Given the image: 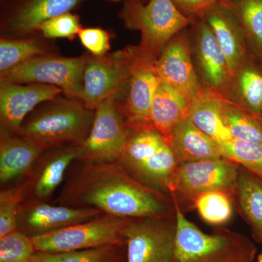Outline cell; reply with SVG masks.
Masks as SVG:
<instances>
[{"label":"cell","mask_w":262,"mask_h":262,"mask_svg":"<svg viewBox=\"0 0 262 262\" xmlns=\"http://www.w3.org/2000/svg\"><path fill=\"white\" fill-rule=\"evenodd\" d=\"M68 170L58 204L94 208L125 219L166 215V203L160 192L136 180L120 162L77 160Z\"/></svg>","instance_id":"1"},{"label":"cell","mask_w":262,"mask_h":262,"mask_svg":"<svg viewBox=\"0 0 262 262\" xmlns=\"http://www.w3.org/2000/svg\"><path fill=\"white\" fill-rule=\"evenodd\" d=\"M61 94L34 108L17 135L45 150L82 145L91 132L95 110L81 100Z\"/></svg>","instance_id":"2"},{"label":"cell","mask_w":262,"mask_h":262,"mask_svg":"<svg viewBox=\"0 0 262 262\" xmlns=\"http://www.w3.org/2000/svg\"><path fill=\"white\" fill-rule=\"evenodd\" d=\"M176 241L173 262H251L253 246L231 234H208L184 216L176 203Z\"/></svg>","instance_id":"3"},{"label":"cell","mask_w":262,"mask_h":262,"mask_svg":"<svg viewBox=\"0 0 262 262\" xmlns=\"http://www.w3.org/2000/svg\"><path fill=\"white\" fill-rule=\"evenodd\" d=\"M118 15L125 28L140 32V46L157 58L172 38L194 21L184 16L171 0H127Z\"/></svg>","instance_id":"4"},{"label":"cell","mask_w":262,"mask_h":262,"mask_svg":"<svg viewBox=\"0 0 262 262\" xmlns=\"http://www.w3.org/2000/svg\"><path fill=\"white\" fill-rule=\"evenodd\" d=\"M128 63L129 77L123 94L117 103L129 129L151 125L149 120L151 101L161 79L158 58L139 46L124 48Z\"/></svg>","instance_id":"5"},{"label":"cell","mask_w":262,"mask_h":262,"mask_svg":"<svg viewBox=\"0 0 262 262\" xmlns=\"http://www.w3.org/2000/svg\"><path fill=\"white\" fill-rule=\"evenodd\" d=\"M86 54L65 57L54 53L35 57L0 72V80L16 84L56 86L69 97L82 101Z\"/></svg>","instance_id":"6"},{"label":"cell","mask_w":262,"mask_h":262,"mask_svg":"<svg viewBox=\"0 0 262 262\" xmlns=\"http://www.w3.org/2000/svg\"><path fill=\"white\" fill-rule=\"evenodd\" d=\"M127 219L103 214L93 220L31 237L36 251L59 253L120 246Z\"/></svg>","instance_id":"7"},{"label":"cell","mask_w":262,"mask_h":262,"mask_svg":"<svg viewBox=\"0 0 262 262\" xmlns=\"http://www.w3.org/2000/svg\"><path fill=\"white\" fill-rule=\"evenodd\" d=\"M129 131L116 97L112 96L104 100L95 110L91 132L85 141L80 146L77 161H120L128 139Z\"/></svg>","instance_id":"8"},{"label":"cell","mask_w":262,"mask_h":262,"mask_svg":"<svg viewBox=\"0 0 262 262\" xmlns=\"http://www.w3.org/2000/svg\"><path fill=\"white\" fill-rule=\"evenodd\" d=\"M127 262H173L176 225L165 217L127 219L123 230Z\"/></svg>","instance_id":"9"},{"label":"cell","mask_w":262,"mask_h":262,"mask_svg":"<svg viewBox=\"0 0 262 262\" xmlns=\"http://www.w3.org/2000/svg\"><path fill=\"white\" fill-rule=\"evenodd\" d=\"M129 77L128 63L125 50L103 56L86 53L82 101L90 108L112 96L120 98Z\"/></svg>","instance_id":"10"},{"label":"cell","mask_w":262,"mask_h":262,"mask_svg":"<svg viewBox=\"0 0 262 262\" xmlns=\"http://www.w3.org/2000/svg\"><path fill=\"white\" fill-rule=\"evenodd\" d=\"M86 0H1V37H25L39 33L45 20L72 12Z\"/></svg>","instance_id":"11"},{"label":"cell","mask_w":262,"mask_h":262,"mask_svg":"<svg viewBox=\"0 0 262 262\" xmlns=\"http://www.w3.org/2000/svg\"><path fill=\"white\" fill-rule=\"evenodd\" d=\"M157 66L162 82L189 104L203 91L193 62L191 32L187 29L169 41L158 57Z\"/></svg>","instance_id":"12"},{"label":"cell","mask_w":262,"mask_h":262,"mask_svg":"<svg viewBox=\"0 0 262 262\" xmlns=\"http://www.w3.org/2000/svg\"><path fill=\"white\" fill-rule=\"evenodd\" d=\"M237 177L235 166L227 158L181 162L174 170L169 189L199 195L231 189L237 184Z\"/></svg>","instance_id":"13"},{"label":"cell","mask_w":262,"mask_h":262,"mask_svg":"<svg viewBox=\"0 0 262 262\" xmlns=\"http://www.w3.org/2000/svg\"><path fill=\"white\" fill-rule=\"evenodd\" d=\"M192 58L202 85L225 97L230 83L228 63L205 18L191 25Z\"/></svg>","instance_id":"14"},{"label":"cell","mask_w":262,"mask_h":262,"mask_svg":"<svg viewBox=\"0 0 262 262\" xmlns=\"http://www.w3.org/2000/svg\"><path fill=\"white\" fill-rule=\"evenodd\" d=\"M79 153L80 146L43 151L20 182L24 186V201H47L64 181L69 168L77 160Z\"/></svg>","instance_id":"15"},{"label":"cell","mask_w":262,"mask_h":262,"mask_svg":"<svg viewBox=\"0 0 262 262\" xmlns=\"http://www.w3.org/2000/svg\"><path fill=\"white\" fill-rule=\"evenodd\" d=\"M105 214L94 208H75L46 202L24 201L19 211L17 230L29 237L39 235L86 222Z\"/></svg>","instance_id":"16"},{"label":"cell","mask_w":262,"mask_h":262,"mask_svg":"<svg viewBox=\"0 0 262 262\" xmlns=\"http://www.w3.org/2000/svg\"><path fill=\"white\" fill-rule=\"evenodd\" d=\"M63 94L56 86L0 80V130L18 134L26 117L40 103Z\"/></svg>","instance_id":"17"},{"label":"cell","mask_w":262,"mask_h":262,"mask_svg":"<svg viewBox=\"0 0 262 262\" xmlns=\"http://www.w3.org/2000/svg\"><path fill=\"white\" fill-rule=\"evenodd\" d=\"M228 63L231 77L250 54L244 30L229 10L216 5L205 15Z\"/></svg>","instance_id":"18"},{"label":"cell","mask_w":262,"mask_h":262,"mask_svg":"<svg viewBox=\"0 0 262 262\" xmlns=\"http://www.w3.org/2000/svg\"><path fill=\"white\" fill-rule=\"evenodd\" d=\"M46 151L17 134L0 130V183L23 179L39 157Z\"/></svg>","instance_id":"19"},{"label":"cell","mask_w":262,"mask_h":262,"mask_svg":"<svg viewBox=\"0 0 262 262\" xmlns=\"http://www.w3.org/2000/svg\"><path fill=\"white\" fill-rule=\"evenodd\" d=\"M223 98L215 91L203 87L189 104V120L219 144L233 140L222 116Z\"/></svg>","instance_id":"20"},{"label":"cell","mask_w":262,"mask_h":262,"mask_svg":"<svg viewBox=\"0 0 262 262\" xmlns=\"http://www.w3.org/2000/svg\"><path fill=\"white\" fill-rule=\"evenodd\" d=\"M170 145L178 163L224 158L220 144L196 127L188 117L174 127Z\"/></svg>","instance_id":"21"},{"label":"cell","mask_w":262,"mask_h":262,"mask_svg":"<svg viewBox=\"0 0 262 262\" xmlns=\"http://www.w3.org/2000/svg\"><path fill=\"white\" fill-rule=\"evenodd\" d=\"M250 53L231 77L225 99L252 114L262 113V71L255 65Z\"/></svg>","instance_id":"22"},{"label":"cell","mask_w":262,"mask_h":262,"mask_svg":"<svg viewBox=\"0 0 262 262\" xmlns=\"http://www.w3.org/2000/svg\"><path fill=\"white\" fill-rule=\"evenodd\" d=\"M188 115L189 103L161 81L150 108L149 120L151 125L170 144L174 127L187 118Z\"/></svg>","instance_id":"23"},{"label":"cell","mask_w":262,"mask_h":262,"mask_svg":"<svg viewBox=\"0 0 262 262\" xmlns=\"http://www.w3.org/2000/svg\"><path fill=\"white\" fill-rule=\"evenodd\" d=\"M241 24L251 53L262 61V0H218Z\"/></svg>","instance_id":"24"},{"label":"cell","mask_w":262,"mask_h":262,"mask_svg":"<svg viewBox=\"0 0 262 262\" xmlns=\"http://www.w3.org/2000/svg\"><path fill=\"white\" fill-rule=\"evenodd\" d=\"M39 34L25 37H1L0 72H5L35 57L56 52L55 46Z\"/></svg>","instance_id":"25"},{"label":"cell","mask_w":262,"mask_h":262,"mask_svg":"<svg viewBox=\"0 0 262 262\" xmlns=\"http://www.w3.org/2000/svg\"><path fill=\"white\" fill-rule=\"evenodd\" d=\"M178 160L173 148L165 142L149 159L130 173L134 178L146 187L158 191L170 187V180Z\"/></svg>","instance_id":"26"},{"label":"cell","mask_w":262,"mask_h":262,"mask_svg":"<svg viewBox=\"0 0 262 262\" xmlns=\"http://www.w3.org/2000/svg\"><path fill=\"white\" fill-rule=\"evenodd\" d=\"M129 130L128 139L119 162L130 174L168 141L152 125Z\"/></svg>","instance_id":"27"},{"label":"cell","mask_w":262,"mask_h":262,"mask_svg":"<svg viewBox=\"0 0 262 262\" xmlns=\"http://www.w3.org/2000/svg\"><path fill=\"white\" fill-rule=\"evenodd\" d=\"M222 116L233 139L262 145V126L252 114L223 98Z\"/></svg>","instance_id":"28"},{"label":"cell","mask_w":262,"mask_h":262,"mask_svg":"<svg viewBox=\"0 0 262 262\" xmlns=\"http://www.w3.org/2000/svg\"><path fill=\"white\" fill-rule=\"evenodd\" d=\"M237 186L243 211L262 235V186L247 173L237 177Z\"/></svg>","instance_id":"29"},{"label":"cell","mask_w":262,"mask_h":262,"mask_svg":"<svg viewBox=\"0 0 262 262\" xmlns=\"http://www.w3.org/2000/svg\"><path fill=\"white\" fill-rule=\"evenodd\" d=\"M118 246L111 245L69 252L36 251L30 262H114Z\"/></svg>","instance_id":"30"},{"label":"cell","mask_w":262,"mask_h":262,"mask_svg":"<svg viewBox=\"0 0 262 262\" xmlns=\"http://www.w3.org/2000/svg\"><path fill=\"white\" fill-rule=\"evenodd\" d=\"M195 205L202 219L211 225L225 224L232 215V203L222 190L202 193L198 196Z\"/></svg>","instance_id":"31"},{"label":"cell","mask_w":262,"mask_h":262,"mask_svg":"<svg viewBox=\"0 0 262 262\" xmlns=\"http://www.w3.org/2000/svg\"><path fill=\"white\" fill-rule=\"evenodd\" d=\"M23 201L22 183L0 192V238L17 230L19 211Z\"/></svg>","instance_id":"32"},{"label":"cell","mask_w":262,"mask_h":262,"mask_svg":"<svg viewBox=\"0 0 262 262\" xmlns=\"http://www.w3.org/2000/svg\"><path fill=\"white\" fill-rule=\"evenodd\" d=\"M224 158L242 164L256 173L262 169V145L241 140L220 144Z\"/></svg>","instance_id":"33"},{"label":"cell","mask_w":262,"mask_h":262,"mask_svg":"<svg viewBox=\"0 0 262 262\" xmlns=\"http://www.w3.org/2000/svg\"><path fill=\"white\" fill-rule=\"evenodd\" d=\"M35 252L31 237L20 231L0 238V262H30Z\"/></svg>","instance_id":"34"},{"label":"cell","mask_w":262,"mask_h":262,"mask_svg":"<svg viewBox=\"0 0 262 262\" xmlns=\"http://www.w3.org/2000/svg\"><path fill=\"white\" fill-rule=\"evenodd\" d=\"M82 28L80 17L69 12L45 20L38 27L37 32L48 39L66 38L72 40Z\"/></svg>","instance_id":"35"},{"label":"cell","mask_w":262,"mask_h":262,"mask_svg":"<svg viewBox=\"0 0 262 262\" xmlns=\"http://www.w3.org/2000/svg\"><path fill=\"white\" fill-rule=\"evenodd\" d=\"M78 37L84 48L93 56H105L111 48V36L105 29L98 27H82L78 33Z\"/></svg>","instance_id":"36"},{"label":"cell","mask_w":262,"mask_h":262,"mask_svg":"<svg viewBox=\"0 0 262 262\" xmlns=\"http://www.w3.org/2000/svg\"><path fill=\"white\" fill-rule=\"evenodd\" d=\"M184 16L195 20L203 18L218 0H171Z\"/></svg>","instance_id":"37"},{"label":"cell","mask_w":262,"mask_h":262,"mask_svg":"<svg viewBox=\"0 0 262 262\" xmlns=\"http://www.w3.org/2000/svg\"><path fill=\"white\" fill-rule=\"evenodd\" d=\"M104 1L108 2V3H117V2L122 1V0H104ZM123 1H127V0H123ZM133 1L141 2L143 3H146L149 0H133Z\"/></svg>","instance_id":"38"},{"label":"cell","mask_w":262,"mask_h":262,"mask_svg":"<svg viewBox=\"0 0 262 262\" xmlns=\"http://www.w3.org/2000/svg\"><path fill=\"white\" fill-rule=\"evenodd\" d=\"M258 262H262V253L260 255L259 257H258Z\"/></svg>","instance_id":"39"},{"label":"cell","mask_w":262,"mask_h":262,"mask_svg":"<svg viewBox=\"0 0 262 262\" xmlns=\"http://www.w3.org/2000/svg\"><path fill=\"white\" fill-rule=\"evenodd\" d=\"M256 174H258V175H259L260 177H262V169L261 170H259V171H258Z\"/></svg>","instance_id":"40"}]
</instances>
